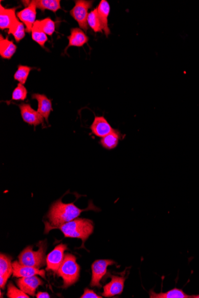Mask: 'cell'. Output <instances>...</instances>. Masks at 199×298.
Returning a JSON list of instances; mask_svg holds the SVG:
<instances>
[{
    "instance_id": "obj_15",
    "label": "cell",
    "mask_w": 199,
    "mask_h": 298,
    "mask_svg": "<svg viewBox=\"0 0 199 298\" xmlns=\"http://www.w3.org/2000/svg\"><path fill=\"white\" fill-rule=\"evenodd\" d=\"M17 7L6 9L1 4L0 6V29L1 30L10 29L18 18L16 15V10Z\"/></svg>"
},
{
    "instance_id": "obj_28",
    "label": "cell",
    "mask_w": 199,
    "mask_h": 298,
    "mask_svg": "<svg viewBox=\"0 0 199 298\" xmlns=\"http://www.w3.org/2000/svg\"><path fill=\"white\" fill-rule=\"evenodd\" d=\"M28 90L25 86L21 84H18L12 93V100L25 101L27 98Z\"/></svg>"
},
{
    "instance_id": "obj_3",
    "label": "cell",
    "mask_w": 199,
    "mask_h": 298,
    "mask_svg": "<svg viewBox=\"0 0 199 298\" xmlns=\"http://www.w3.org/2000/svg\"><path fill=\"white\" fill-rule=\"evenodd\" d=\"M80 267L77 264L76 257L71 254H66L64 260L57 271L58 276L63 280V288H68L78 280Z\"/></svg>"
},
{
    "instance_id": "obj_20",
    "label": "cell",
    "mask_w": 199,
    "mask_h": 298,
    "mask_svg": "<svg viewBox=\"0 0 199 298\" xmlns=\"http://www.w3.org/2000/svg\"><path fill=\"white\" fill-rule=\"evenodd\" d=\"M17 47L9 38L0 35V55L4 59H10L17 52Z\"/></svg>"
},
{
    "instance_id": "obj_7",
    "label": "cell",
    "mask_w": 199,
    "mask_h": 298,
    "mask_svg": "<svg viewBox=\"0 0 199 298\" xmlns=\"http://www.w3.org/2000/svg\"><path fill=\"white\" fill-rule=\"evenodd\" d=\"M67 249V245L60 244L47 255L46 258L47 270L52 271L54 274L57 271L65 258V251Z\"/></svg>"
},
{
    "instance_id": "obj_24",
    "label": "cell",
    "mask_w": 199,
    "mask_h": 298,
    "mask_svg": "<svg viewBox=\"0 0 199 298\" xmlns=\"http://www.w3.org/2000/svg\"><path fill=\"white\" fill-rule=\"evenodd\" d=\"M25 25L18 20L10 27L8 34H12L17 42H19L25 36Z\"/></svg>"
},
{
    "instance_id": "obj_10",
    "label": "cell",
    "mask_w": 199,
    "mask_h": 298,
    "mask_svg": "<svg viewBox=\"0 0 199 298\" xmlns=\"http://www.w3.org/2000/svg\"><path fill=\"white\" fill-rule=\"evenodd\" d=\"M17 282L20 290L32 297L35 296L36 290L38 286L44 284V282L36 276L20 278Z\"/></svg>"
},
{
    "instance_id": "obj_13",
    "label": "cell",
    "mask_w": 199,
    "mask_h": 298,
    "mask_svg": "<svg viewBox=\"0 0 199 298\" xmlns=\"http://www.w3.org/2000/svg\"><path fill=\"white\" fill-rule=\"evenodd\" d=\"M18 18L26 26V31L31 33L34 23L36 22V7L33 4H29L27 7L17 13Z\"/></svg>"
},
{
    "instance_id": "obj_22",
    "label": "cell",
    "mask_w": 199,
    "mask_h": 298,
    "mask_svg": "<svg viewBox=\"0 0 199 298\" xmlns=\"http://www.w3.org/2000/svg\"><path fill=\"white\" fill-rule=\"evenodd\" d=\"M150 298H190V296L187 295L182 289L176 288L172 289L166 292H161L159 294L150 290L149 292Z\"/></svg>"
},
{
    "instance_id": "obj_19",
    "label": "cell",
    "mask_w": 199,
    "mask_h": 298,
    "mask_svg": "<svg viewBox=\"0 0 199 298\" xmlns=\"http://www.w3.org/2000/svg\"><path fill=\"white\" fill-rule=\"evenodd\" d=\"M69 44L65 49V52L70 47H80L87 43L89 41V37L83 31L79 28H72L71 30V35L68 36Z\"/></svg>"
},
{
    "instance_id": "obj_32",
    "label": "cell",
    "mask_w": 199,
    "mask_h": 298,
    "mask_svg": "<svg viewBox=\"0 0 199 298\" xmlns=\"http://www.w3.org/2000/svg\"><path fill=\"white\" fill-rule=\"evenodd\" d=\"M199 298V295H193V296H190V298Z\"/></svg>"
},
{
    "instance_id": "obj_17",
    "label": "cell",
    "mask_w": 199,
    "mask_h": 298,
    "mask_svg": "<svg viewBox=\"0 0 199 298\" xmlns=\"http://www.w3.org/2000/svg\"><path fill=\"white\" fill-rule=\"evenodd\" d=\"M24 6L27 7L29 4H33L36 9L42 12L48 10L55 13L61 9L60 0H33V1H23Z\"/></svg>"
},
{
    "instance_id": "obj_2",
    "label": "cell",
    "mask_w": 199,
    "mask_h": 298,
    "mask_svg": "<svg viewBox=\"0 0 199 298\" xmlns=\"http://www.w3.org/2000/svg\"><path fill=\"white\" fill-rule=\"evenodd\" d=\"M55 228L62 231L65 238L81 239L84 245L85 242L93 233L94 223L89 219H76Z\"/></svg>"
},
{
    "instance_id": "obj_27",
    "label": "cell",
    "mask_w": 199,
    "mask_h": 298,
    "mask_svg": "<svg viewBox=\"0 0 199 298\" xmlns=\"http://www.w3.org/2000/svg\"><path fill=\"white\" fill-rule=\"evenodd\" d=\"M39 27L44 33L48 35L52 36L55 31V23L50 18H47L41 20H36Z\"/></svg>"
},
{
    "instance_id": "obj_23",
    "label": "cell",
    "mask_w": 199,
    "mask_h": 298,
    "mask_svg": "<svg viewBox=\"0 0 199 298\" xmlns=\"http://www.w3.org/2000/svg\"><path fill=\"white\" fill-rule=\"evenodd\" d=\"M32 38L34 41L38 43L42 48H45L44 45L48 41L47 34H45L43 31L39 27L38 23L36 21L34 23L33 29L31 31Z\"/></svg>"
},
{
    "instance_id": "obj_30",
    "label": "cell",
    "mask_w": 199,
    "mask_h": 298,
    "mask_svg": "<svg viewBox=\"0 0 199 298\" xmlns=\"http://www.w3.org/2000/svg\"><path fill=\"white\" fill-rule=\"evenodd\" d=\"M81 298H102V297L98 295L92 290L88 288L85 289L84 294Z\"/></svg>"
},
{
    "instance_id": "obj_26",
    "label": "cell",
    "mask_w": 199,
    "mask_h": 298,
    "mask_svg": "<svg viewBox=\"0 0 199 298\" xmlns=\"http://www.w3.org/2000/svg\"><path fill=\"white\" fill-rule=\"evenodd\" d=\"M33 69V68L27 66L18 65V70L14 75L15 79L21 84H25L27 81L30 71Z\"/></svg>"
},
{
    "instance_id": "obj_16",
    "label": "cell",
    "mask_w": 199,
    "mask_h": 298,
    "mask_svg": "<svg viewBox=\"0 0 199 298\" xmlns=\"http://www.w3.org/2000/svg\"><path fill=\"white\" fill-rule=\"evenodd\" d=\"M32 98L38 102V112L48 122L50 113L53 110L52 101L44 94H33Z\"/></svg>"
},
{
    "instance_id": "obj_6",
    "label": "cell",
    "mask_w": 199,
    "mask_h": 298,
    "mask_svg": "<svg viewBox=\"0 0 199 298\" xmlns=\"http://www.w3.org/2000/svg\"><path fill=\"white\" fill-rule=\"evenodd\" d=\"M116 263L111 260H99L95 261L91 265L92 279L90 286L97 287L101 288L102 287L100 281L106 274L108 266L115 264Z\"/></svg>"
},
{
    "instance_id": "obj_29",
    "label": "cell",
    "mask_w": 199,
    "mask_h": 298,
    "mask_svg": "<svg viewBox=\"0 0 199 298\" xmlns=\"http://www.w3.org/2000/svg\"><path fill=\"white\" fill-rule=\"evenodd\" d=\"M7 297L9 298H30L28 294H25L22 290H19L10 282L8 285Z\"/></svg>"
},
{
    "instance_id": "obj_9",
    "label": "cell",
    "mask_w": 199,
    "mask_h": 298,
    "mask_svg": "<svg viewBox=\"0 0 199 298\" xmlns=\"http://www.w3.org/2000/svg\"><path fill=\"white\" fill-rule=\"evenodd\" d=\"M111 280L103 287L102 296L106 298L113 297L122 294L124 288L126 277L110 275Z\"/></svg>"
},
{
    "instance_id": "obj_21",
    "label": "cell",
    "mask_w": 199,
    "mask_h": 298,
    "mask_svg": "<svg viewBox=\"0 0 199 298\" xmlns=\"http://www.w3.org/2000/svg\"><path fill=\"white\" fill-rule=\"evenodd\" d=\"M122 135L118 130L114 129L110 134L102 138L100 141V145L108 150L115 149L118 146L119 140L121 139Z\"/></svg>"
},
{
    "instance_id": "obj_5",
    "label": "cell",
    "mask_w": 199,
    "mask_h": 298,
    "mask_svg": "<svg viewBox=\"0 0 199 298\" xmlns=\"http://www.w3.org/2000/svg\"><path fill=\"white\" fill-rule=\"evenodd\" d=\"M75 5L71 10L70 14L74 19L78 22L79 27L85 32L88 31L89 10L92 6V1L87 0H76Z\"/></svg>"
},
{
    "instance_id": "obj_1",
    "label": "cell",
    "mask_w": 199,
    "mask_h": 298,
    "mask_svg": "<svg viewBox=\"0 0 199 298\" xmlns=\"http://www.w3.org/2000/svg\"><path fill=\"white\" fill-rule=\"evenodd\" d=\"M95 206L90 203V206L87 209L81 210L77 207L74 203L65 204L62 201V199H59L53 203L50 208L47 218L50 223L45 222L46 225V233L50 230L70 222L76 219L81 212L89 210H94Z\"/></svg>"
},
{
    "instance_id": "obj_4",
    "label": "cell",
    "mask_w": 199,
    "mask_h": 298,
    "mask_svg": "<svg viewBox=\"0 0 199 298\" xmlns=\"http://www.w3.org/2000/svg\"><path fill=\"white\" fill-rule=\"evenodd\" d=\"M39 249L37 251H33L31 246L26 247L18 255V263L20 264L39 268L46 264V244L40 242L38 244Z\"/></svg>"
},
{
    "instance_id": "obj_12",
    "label": "cell",
    "mask_w": 199,
    "mask_h": 298,
    "mask_svg": "<svg viewBox=\"0 0 199 298\" xmlns=\"http://www.w3.org/2000/svg\"><path fill=\"white\" fill-rule=\"evenodd\" d=\"M90 129L92 134L102 138L110 134L114 130L103 116H95Z\"/></svg>"
},
{
    "instance_id": "obj_11",
    "label": "cell",
    "mask_w": 199,
    "mask_h": 298,
    "mask_svg": "<svg viewBox=\"0 0 199 298\" xmlns=\"http://www.w3.org/2000/svg\"><path fill=\"white\" fill-rule=\"evenodd\" d=\"M12 265L13 276L15 278H27V277L39 275L44 279H46V272L44 270H39L30 266L20 264L18 262H13Z\"/></svg>"
},
{
    "instance_id": "obj_25",
    "label": "cell",
    "mask_w": 199,
    "mask_h": 298,
    "mask_svg": "<svg viewBox=\"0 0 199 298\" xmlns=\"http://www.w3.org/2000/svg\"><path fill=\"white\" fill-rule=\"evenodd\" d=\"M88 25L91 28L94 33H102L103 29L102 24H101L100 20L98 15L97 9H95L92 10L89 13L88 17Z\"/></svg>"
},
{
    "instance_id": "obj_18",
    "label": "cell",
    "mask_w": 199,
    "mask_h": 298,
    "mask_svg": "<svg viewBox=\"0 0 199 298\" xmlns=\"http://www.w3.org/2000/svg\"><path fill=\"white\" fill-rule=\"evenodd\" d=\"M97 9L103 31H104L105 35L108 36L110 34L108 25V17L110 11V4L106 0H102Z\"/></svg>"
},
{
    "instance_id": "obj_8",
    "label": "cell",
    "mask_w": 199,
    "mask_h": 298,
    "mask_svg": "<svg viewBox=\"0 0 199 298\" xmlns=\"http://www.w3.org/2000/svg\"><path fill=\"white\" fill-rule=\"evenodd\" d=\"M20 110L21 116L25 123L34 127L44 124V118L38 111L34 110L30 104L21 103L18 105Z\"/></svg>"
},
{
    "instance_id": "obj_31",
    "label": "cell",
    "mask_w": 199,
    "mask_h": 298,
    "mask_svg": "<svg viewBox=\"0 0 199 298\" xmlns=\"http://www.w3.org/2000/svg\"><path fill=\"white\" fill-rule=\"evenodd\" d=\"M37 298H50V296L47 292H39L36 295Z\"/></svg>"
},
{
    "instance_id": "obj_14",
    "label": "cell",
    "mask_w": 199,
    "mask_h": 298,
    "mask_svg": "<svg viewBox=\"0 0 199 298\" xmlns=\"http://www.w3.org/2000/svg\"><path fill=\"white\" fill-rule=\"evenodd\" d=\"M11 258L1 254L0 255V286L4 289L8 279L13 273V265Z\"/></svg>"
}]
</instances>
